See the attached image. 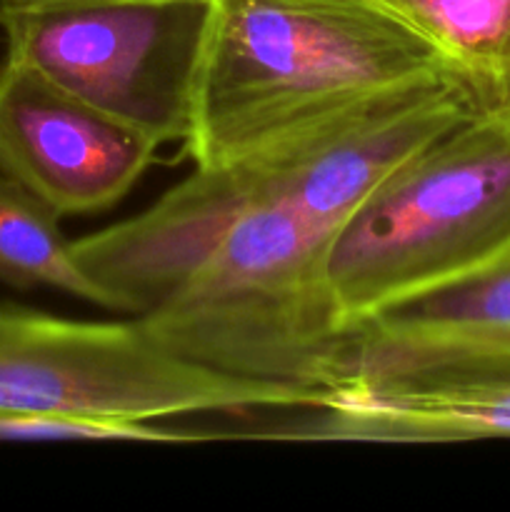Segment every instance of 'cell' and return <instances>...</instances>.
Returning a JSON list of instances; mask_svg holds the SVG:
<instances>
[{
  "mask_svg": "<svg viewBox=\"0 0 510 512\" xmlns=\"http://www.w3.org/2000/svg\"><path fill=\"white\" fill-rule=\"evenodd\" d=\"M450 73L388 0H210L183 148L233 163L358 100Z\"/></svg>",
  "mask_w": 510,
  "mask_h": 512,
  "instance_id": "obj_1",
  "label": "cell"
},
{
  "mask_svg": "<svg viewBox=\"0 0 510 512\" xmlns=\"http://www.w3.org/2000/svg\"><path fill=\"white\" fill-rule=\"evenodd\" d=\"M333 238L285 205H255L138 320L175 358L328 398L358 370L328 283Z\"/></svg>",
  "mask_w": 510,
  "mask_h": 512,
  "instance_id": "obj_2",
  "label": "cell"
},
{
  "mask_svg": "<svg viewBox=\"0 0 510 512\" xmlns=\"http://www.w3.org/2000/svg\"><path fill=\"white\" fill-rule=\"evenodd\" d=\"M510 243V108L445 133L335 233L328 283L350 330Z\"/></svg>",
  "mask_w": 510,
  "mask_h": 512,
  "instance_id": "obj_3",
  "label": "cell"
},
{
  "mask_svg": "<svg viewBox=\"0 0 510 512\" xmlns=\"http://www.w3.org/2000/svg\"><path fill=\"white\" fill-rule=\"evenodd\" d=\"M323 395L228 378L175 358L133 320H73L0 303V415L153 423L313 410Z\"/></svg>",
  "mask_w": 510,
  "mask_h": 512,
  "instance_id": "obj_4",
  "label": "cell"
},
{
  "mask_svg": "<svg viewBox=\"0 0 510 512\" xmlns=\"http://www.w3.org/2000/svg\"><path fill=\"white\" fill-rule=\"evenodd\" d=\"M210 0H0L5 58L140 130L185 143Z\"/></svg>",
  "mask_w": 510,
  "mask_h": 512,
  "instance_id": "obj_5",
  "label": "cell"
},
{
  "mask_svg": "<svg viewBox=\"0 0 510 512\" xmlns=\"http://www.w3.org/2000/svg\"><path fill=\"white\" fill-rule=\"evenodd\" d=\"M483 113L453 73L358 100L245 155L268 203L338 233L340 225L428 145Z\"/></svg>",
  "mask_w": 510,
  "mask_h": 512,
  "instance_id": "obj_6",
  "label": "cell"
},
{
  "mask_svg": "<svg viewBox=\"0 0 510 512\" xmlns=\"http://www.w3.org/2000/svg\"><path fill=\"white\" fill-rule=\"evenodd\" d=\"M160 145L38 70L0 63V173L60 218L115 208L158 158Z\"/></svg>",
  "mask_w": 510,
  "mask_h": 512,
  "instance_id": "obj_7",
  "label": "cell"
},
{
  "mask_svg": "<svg viewBox=\"0 0 510 512\" xmlns=\"http://www.w3.org/2000/svg\"><path fill=\"white\" fill-rule=\"evenodd\" d=\"M263 438L465 443L510 438V363L428 360L355 373L305 420Z\"/></svg>",
  "mask_w": 510,
  "mask_h": 512,
  "instance_id": "obj_8",
  "label": "cell"
},
{
  "mask_svg": "<svg viewBox=\"0 0 510 512\" xmlns=\"http://www.w3.org/2000/svg\"><path fill=\"white\" fill-rule=\"evenodd\" d=\"M263 203L250 158L195 168L143 213L73 240L75 258L108 293L113 313L140 318L198 268L245 210Z\"/></svg>",
  "mask_w": 510,
  "mask_h": 512,
  "instance_id": "obj_9",
  "label": "cell"
},
{
  "mask_svg": "<svg viewBox=\"0 0 510 512\" xmlns=\"http://www.w3.org/2000/svg\"><path fill=\"white\" fill-rule=\"evenodd\" d=\"M355 360V373L428 360L510 363V243L360 323Z\"/></svg>",
  "mask_w": 510,
  "mask_h": 512,
  "instance_id": "obj_10",
  "label": "cell"
},
{
  "mask_svg": "<svg viewBox=\"0 0 510 512\" xmlns=\"http://www.w3.org/2000/svg\"><path fill=\"white\" fill-rule=\"evenodd\" d=\"M463 83L480 110L510 108V0H388Z\"/></svg>",
  "mask_w": 510,
  "mask_h": 512,
  "instance_id": "obj_11",
  "label": "cell"
},
{
  "mask_svg": "<svg viewBox=\"0 0 510 512\" xmlns=\"http://www.w3.org/2000/svg\"><path fill=\"white\" fill-rule=\"evenodd\" d=\"M0 283L18 290L53 288L113 313L108 293L75 258L60 215L0 173Z\"/></svg>",
  "mask_w": 510,
  "mask_h": 512,
  "instance_id": "obj_12",
  "label": "cell"
},
{
  "mask_svg": "<svg viewBox=\"0 0 510 512\" xmlns=\"http://www.w3.org/2000/svg\"><path fill=\"white\" fill-rule=\"evenodd\" d=\"M83 425L50 415H0V440H78Z\"/></svg>",
  "mask_w": 510,
  "mask_h": 512,
  "instance_id": "obj_13",
  "label": "cell"
}]
</instances>
